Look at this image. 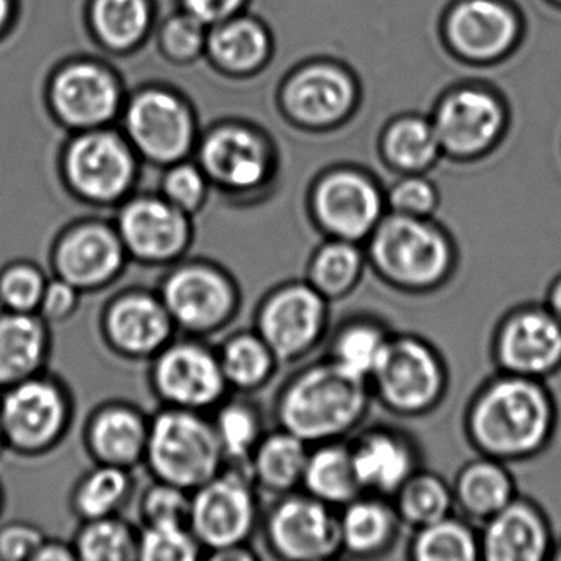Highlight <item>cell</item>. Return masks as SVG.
I'll return each instance as SVG.
<instances>
[{
    "instance_id": "1",
    "label": "cell",
    "mask_w": 561,
    "mask_h": 561,
    "mask_svg": "<svg viewBox=\"0 0 561 561\" xmlns=\"http://www.w3.org/2000/svg\"><path fill=\"white\" fill-rule=\"evenodd\" d=\"M554 428V403L543 383L504 374L469 407L471 442L489 458L524 459L540 451Z\"/></svg>"
},
{
    "instance_id": "2",
    "label": "cell",
    "mask_w": 561,
    "mask_h": 561,
    "mask_svg": "<svg viewBox=\"0 0 561 561\" xmlns=\"http://www.w3.org/2000/svg\"><path fill=\"white\" fill-rule=\"evenodd\" d=\"M369 382L328 359L295 374L275 402L278 425L307 445L336 442L353 432L369 409Z\"/></svg>"
},
{
    "instance_id": "3",
    "label": "cell",
    "mask_w": 561,
    "mask_h": 561,
    "mask_svg": "<svg viewBox=\"0 0 561 561\" xmlns=\"http://www.w3.org/2000/svg\"><path fill=\"white\" fill-rule=\"evenodd\" d=\"M367 241V259L377 274L403 290H432L455 267L451 239L430 219L383 215Z\"/></svg>"
},
{
    "instance_id": "4",
    "label": "cell",
    "mask_w": 561,
    "mask_h": 561,
    "mask_svg": "<svg viewBox=\"0 0 561 561\" xmlns=\"http://www.w3.org/2000/svg\"><path fill=\"white\" fill-rule=\"evenodd\" d=\"M146 462L157 481L193 492L225 469L215 426L205 413L163 407L150 416Z\"/></svg>"
},
{
    "instance_id": "5",
    "label": "cell",
    "mask_w": 561,
    "mask_h": 561,
    "mask_svg": "<svg viewBox=\"0 0 561 561\" xmlns=\"http://www.w3.org/2000/svg\"><path fill=\"white\" fill-rule=\"evenodd\" d=\"M73 420L67 387L42 373L2 390L0 423L5 446L22 456H42L57 448Z\"/></svg>"
},
{
    "instance_id": "6",
    "label": "cell",
    "mask_w": 561,
    "mask_h": 561,
    "mask_svg": "<svg viewBox=\"0 0 561 561\" xmlns=\"http://www.w3.org/2000/svg\"><path fill=\"white\" fill-rule=\"evenodd\" d=\"M160 298L176 330L193 337L225 330L241 308L238 282L213 262H176L163 277Z\"/></svg>"
},
{
    "instance_id": "7",
    "label": "cell",
    "mask_w": 561,
    "mask_h": 561,
    "mask_svg": "<svg viewBox=\"0 0 561 561\" xmlns=\"http://www.w3.org/2000/svg\"><path fill=\"white\" fill-rule=\"evenodd\" d=\"M259 522V489L249 468L225 466L219 474L192 492L188 527L205 557L248 545Z\"/></svg>"
},
{
    "instance_id": "8",
    "label": "cell",
    "mask_w": 561,
    "mask_h": 561,
    "mask_svg": "<svg viewBox=\"0 0 561 561\" xmlns=\"http://www.w3.org/2000/svg\"><path fill=\"white\" fill-rule=\"evenodd\" d=\"M433 127L443 156L456 162L481 159L495 149L508 126L504 101L488 88L462 84L451 88L433 107Z\"/></svg>"
},
{
    "instance_id": "9",
    "label": "cell",
    "mask_w": 561,
    "mask_h": 561,
    "mask_svg": "<svg viewBox=\"0 0 561 561\" xmlns=\"http://www.w3.org/2000/svg\"><path fill=\"white\" fill-rule=\"evenodd\" d=\"M369 382L393 412L420 415L442 400L445 366L438 353L420 337L390 336Z\"/></svg>"
},
{
    "instance_id": "10",
    "label": "cell",
    "mask_w": 561,
    "mask_h": 561,
    "mask_svg": "<svg viewBox=\"0 0 561 561\" xmlns=\"http://www.w3.org/2000/svg\"><path fill=\"white\" fill-rule=\"evenodd\" d=\"M150 360V386L163 407L205 413L228 397L218 351L199 337L172 341Z\"/></svg>"
},
{
    "instance_id": "11",
    "label": "cell",
    "mask_w": 561,
    "mask_h": 561,
    "mask_svg": "<svg viewBox=\"0 0 561 561\" xmlns=\"http://www.w3.org/2000/svg\"><path fill=\"white\" fill-rule=\"evenodd\" d=\"M328 305L307 280L280 285L262 300L254 330L278 363H298L323 340L330 320Z\"/></svg>"
},
{
    "instance_id": "12",
    "label": "cell",
    "mask_w": 561,
    "mask_h": 561,
    "mask_svg": "<svg viewBox=\"0 0 561 561\" xmlns=\"http://www.w3.org/2000/svg\"><path fill=\"white\" fill-rule=\"evenodd\" d=\"M268 550L288 561H323L343 551L340 514L307 492L280 495L264 520Z\"/></svg>"
},
{
    "instance_id": "13",
    "label": "cell",
    "mask_w": 561,
    "mask_h": 561,
    "mask_svg": "<svg viewBox=\"0 0 561 561\" xmlns=\"http://www.w3.org/2000/svg\"><path fill=\"white\" fill-rule=\"evenodd\" d=\"M443 35L459 60L485 67L518 47L522 21L504 0H458L446 12Z\"/></svg>"
},
{
    "instance_id": "14",
    "label": "cell",
    "mask_w": 561,
    "mask_h": 561,
    "mask_svg": "<svg viewBox=\"0 0 561 561\" xmlns=\"http://www.w3.org/2000/svg\"><path fill=\"white\" fill-rule=\"evenodd\" d=\"M116 226L88 221L61 232L51 248V271L83 294L103 290L126 271L129 262Z\"/></svg>"
},
{
    "instance_id": "15",
    "label": "cell",
    "mask_w": 561,
    "mask_h": 561,
    "mask_svg": "<svg viewBox=\"0 0 561 561\" xmlns=\"http://www.w3.org/2000/svg\"><path fill=\"white\" fill-rule=\"evenodd\" d=\"M311 209L314 222L328 238L359 244L383 218L386 195L373 176L340 170L318 183Z\"/></svg>"
},
{
    "instance_id": "16",
    "label": "cell",
    "mask_w": 561,
    "mask_h": 561,
    "mask_svg": "<svg viewBox=\"0 0 561 561\" xmlns=\"http://www.w3.org/2000/svg\"><path fill=\"white\" fill-rule=\"evenodd\" d=\"M116 229L129 259L152 267L176 264L192 248L190 216L165 198L144 196L127 203Z\"/></svg>"
},
{
    "instance_id": "17",
    "label": "cell",
    "mask_w": 561,
    "mask_h": 561,
    "mask_svg": "<svg viewBox=\"0 0 561 561\" xmlns=\"http://www.w3.org/2000/svg\"><path fill=\"white\" fill-rule=\"evenodd\" d=\"M104 341L126 359H152L176 333L159 291L127 290L116 295L101 318Z\"/></svg>"
},
{
    "instance_id": "18",
    "label": "cell",
    "mask_w": 561,
    "mask_h": 561,
    "mask_svg": "<svg viewBox=\"0 0 561 561\" xmlns=\"http://www.w3.org/2000/svg\"><path fill=\"white\" fill-rule=\"evenodd\" d=\"M494 354L505 374L543 379L561 367V323L548 308L512 311L499 327Z\"/></svg>"
},
{
    "instance_id": "19",
    "label": "cell",
    "mask_w": 561,
    "mask_h": 561,
    "mask_svg": "<svg viewBox=\"0 0 561 561\" xmlns=\"http://www.w3.org/2000/svg\"><path fill=\"white\" fill-rule=\"evenodd\" d=\"M130 153L111 134L81 137L68 156V176L75 192L98 205L117 202L133 183Z\"/></svg>"
},
{
    "instance_id": "20",
    "label": "cell",
    "mask_w": 561,
    "mask_h": 561,
    "mask_svg": "<svg viewBox=\"0 0 561 561\" xmlns=\"http://www.w3.org/2000/svg\"><path fill=\"white\" fill-rule=\"evenodd\" d=\"M354 471L366 494L389 497L419 471L415 446L392 428H370L350 445Z\"/></svg>"
},
{
    "instance_id": "21",
    "label": "cell",
    "mask_w": 561,
    "mask_h": 561,
    "mask_svg": "<svg viewBox=\"0 0 561 561\" xmlns=\"http://www.w3.org/2000/svg\"><path fill=\"white\" fill-rule=\"evenodd\" d=\"M481 558L489 561H541L551 554V534L540 508L514 499L484 522Z\"/></svg>"
},
{
    "instance_id": "22",
    "label": "cell",
    "mask_w": 561,
    "mask_h": 561,
    "mask_svg": "<svg viewBox=\"0 0 561 561\" xmlns=\"http://www.w3.org/2000/svg\"><path fill=\"white\" fill-rule=\"evenodd\" d=\"M150 419L129 403H106L90 416L84 445L96 465L130 469L146 459Z\"/></svg>"
},
{
    "instance_id": "23",
    "label": "cell",
    "mask_w": 561,
    "mask_h": 561,
    "mask_svg": "<svg viewBox=\"0 0 561 561\" xmlns=\"http://www.w3.org/2000/svg\"><path fill=\"white\" fill-rule=\"evenodd\" d=\"M127 127L140 150L159 162L179 159L192 140V123L185 107L175 98L157 91L134 101Z\"/></svg>"
},
{
    "instance_id": "24",
    "label": "cell",
    "mask_w": 561,
    "mask_h": 561,
    "mask_svg": "<svg viewBox=\"0 0 561 561\" xmlns=\"http://www.w3.org/2000/svg\"><path fill=\"white\" fill-rule=\"evenodd\" d=\"M50 324L38 313L0 311V390L45 373Z\"/></svg>"
},
{
    "instance_id": "25",
    "label": "cell",
    "mask_w": 561,
    "mask_h": 561,
    "mask_svg": "<svg viewBox=\"0 0 561 561\" xmlns=\"http://www.w3.org/2000/svg\"><path fill=\"white\" fill-rule=\"evenodd\" d=\"M356 101L350 75L330 65L301 71L288 88V104L310 126H330L343 119Z\"/></svg>"
},
{
    "instance_id": "26",
    "label": "cell",
    "mask_w": 561,
    "mask_h": 561,
    "mask_svg": "<svg viewBox=\"0 0 561 561\" xmlns=\"http://www.w3.org/2000/svg\"><path fill=\"white\" fill-rule=\"evenodd\" d=\"M61 116L78 126H96L113 116L117 90L113 78L90 65H78L60 75L54 90Z\"/></svg>"
},
{
    "instance_id": "27",
    "label": "cell",
    "mask_w": 561,
    "mask_h": 561,
    "mask_svg": "<svg viewBox=\"0 0 561 561\" xmlns=\"http://www.w3.org/2000/svg\"><path fill=\"white\" fill-rule=\"evenodd\" d=\"M203 165L216 182L236 192L254 188L267 172L261 144L241 129L216 133L203 149Z\"/></svg>"
},
{
    "instance_id": "28",
    "label": "cell",
    "mask_w": 561,
    "mask_h": 561,
    "mask_svg": "<svg viewBox=\"0 0 561 561\" xmlns=\"http://www.w3.org/2000/svg\"><path fill=\"white\" fill-rule=\"evenodd\" d=\"M399 514L380 495H357L340 514L341 545L354 557H377L392 547L399 534Z\"/></svg>"
},
{
    "instance_id": "29",
    "label": "cell",
    "mask_w": 561,
    "mask_h": 561,
    "mask_svg": "<svg viewBox=\"0 0 561 561\" xmlns=\"http://www.w3.org/2000/svg\"><path fill=\"white\" fill-rule=\"evenodd\" d=\"M310 445L287 430L265 433L252 453L249 471L259 491L280 495L301 485Z\"/></svg>"
},
{
    "instance_id": "30",
    "label": "cell",
    "mask_w": 561,
    "mask_h": 561,
    "mask_svg": "<svg viewBox=\"0 0 561 561\" xmlns=\"http://www.w3.org/2000/svg\"><path fill=\"white\" fill-rule=\"evenodd\" d=\"M380 159L393 172L425 173L442 160V146L430 117L410 113L397 116L379 140Z\"/></svg>"
},
{
    "instance_id": "31",
    "label": "cell",
    "mask_w": 561,
    "mask_h": 561,
    "mask_svg": "<svg viewBox=\"0 0 561 561\" xmlns=\"http://www.w3.org/2000/svg\"><path fill=\"white\" fill-rule=\"evenodd\" d=\"M301 488L311 497L334 508L344 507L364 494L354 471L350 445L336 439L311 446Z\"/></svg>"
},
{
    "instance_id": "32",
    "label": "cell",
    "mask_w": 561,
    "mask_h": 561,
    "mask_svg": "<svg viewBox=\"0 0 561 561\" xmlns=\"http://www.w3.org/2000/svg\"><path fill=\"white\" fill-rule=\"evenodd\" d=\"M453 495L466 515L485 522L514 501V479L499 459L485 456L459 471Z\"/></svg>"
},
{
    "instance_id": "33",
    "label": "cell",
    "mask_w": 561,
    "mask_h": 561,
    "mask_svg": "<svg viewBox=\"0 0 561 561\" xmlns=\"http://www.w3.org/2000/svg\"><path fill=\"white\" fill-rule=\"evenodd\" d=\"M218 357L229 389L241 393L264 389L280 364L255 330L229 336L219 347Z\"/></svg>"
},
{
    "instance_id": "34",
    "label": "cell",
    "mask_w": 561,
    "mask_h": 561,
    "mask_svg": "<svg viewBox=\"0 0 561 561\" xmlns=\"http://www.w3.org/2000/svg\"><path fill=\"white\" fill-rule=\"evenodd\" d=\"M366 255L357 242L328 239L311 255L307 282L328 301L346 297L363 277Z\"/></svg>"
},
{
    "instance_id": "35",
    "label": "cell",
    "mask_w": 561,
    "mask_h": 561,
    "mask_svg": "<svg viewBox=\"0 0 561 561\" xmlns=\"http://www.w3.org/2000/svg\"><path fill=\"white\" fill-rule=\"evenodd\" d=\"M134 492L133 471L96 465L75 485L71 508L81 522L119 515Z\"/></svg>"
},
{
    "instance_id": "36",
    "label": "cell",
    "mask_w": 561,
    "mask_h": 561,
    "mask_svg": "<svg viewBox=\"0 0 561 561\" xmlns=\"http://www.w3.org/2000/svg\"><path fill=\"white\" fill-rule=\"evenodd\" d=\"M215 410L211 422L226 466L249 468L252 453L265 435L264 420L257 405L245 399H225Z\"/></svg>"
},
{
    "instance_id": "37",
    "label": "cell",
    "mask_w": 561,
    "mask_h": 561,
    "mask_svg": "<svg viewBox=\"0 0 561 561\" xmlns=\"http://www.w3.org/2000/svg\"><path fill=\"white\" fill-rule=\"evenodd\" d=\"M389 340L390 334L376 321H350L334 336L330 359L351 376L369 382Z\"/></svg>"
},
{
    "instance_id": "38",
    "label": "cell",
    "mask_w": 561,
    "mask_h": 561,
    "mask_svg": "<svg viewBox=\"0 0 561 561\" xmlns=\"http://www.w3.org/2000/svg\"><path fill=\"white\" fill-rule=\"evenodd\" d=\"M71 543L81 561H134L139 557V530L119 515L83 522Z\"/></svg>"
},
{
    "instance_id": "39",
    "label": "cell",
    "mask_w": 561,
    "mask_h": 561,
    "mask_svg": "<svg viewBox=\"0 0 561 561\" xmlns=\"http://www.w3.org/2000/svg\"><path fill=\"white\" fill-rule=\"evenodd\" d=\"M396 497L400 520L419 528L448 517L455 504L453 489L433 472H413Z\"/></svg>"
},
{
    "instance_id": "40",
    "label": "cell",
    "mask_w": 561,
    "mask_h": 561,
    "mask_svg": "<svg viewBox=\"0 0 561 561\" xmlns=\"http://www.w3.org/2000/svg\"><path fill=\"white\" fill-rule=\"evenodd\" d=\"M412 557L419 561H474L481 545L472 528L451 515L419 528L412 541Z\"/></svg>"
},
{
    "instance_id": "41",
    "label": "cell",
    "mask_w": 561,
    "mask_h": 561,
    "mask_svg": "<svg viewBox=\"0 0 561 561\" xmlns=\"http://www.w3.org/2000/svg\"><path fill=\"white\" fill-rule=\"evenodd\" d=\"M213 55L231 70H249L264 58L267 38L264 31L251 21H236L222 25L213 34Z\"/></svg>"
},
{
    "instance_id": "42",
    "label": "cell",
    "mask_w": 561,
    "mask_h": 561,
    "mask_svg": "<svg viewBox=\"0 0 561 561\" xmlns=\"http://www.w3.org/2000/svg\"><path fill=\"white\" fill-rule=\"evenodd\" d=\"M94 21L106 44L126 48L146 32L149 9L146 0H98Z\"/></svg>"
},
{
    "instance_id": "43",
    "label": "cell",
    "mask_w": 561,
    "mask_h": 561,
    "mask_svg": "<svg viewBox=\"0 0 561 561\" xmlns=\"http://www.w3.org/2000/svg\"><path fill=\"white\" fill-rule=\"evenodd\" d=\"M205 557L188 525H142L139 557L142 561H196Z\"/></svg>"
},
{
    "instance_id": "44",
    "label": "cell",
    "mask_w": 561,
    "mask_h": 561,
    "mask_svg": "<svg viewBox=\"0 0 561 561\" xmlns=\"http://www.w3.org/2000/svg\"><path fill=\"white\" fill-rule=\"evenodd\" d=\"M50 278L37 264L14 262L0 271V307L18 313H37Z\"/></svg>"
},
{
    "instance_id": "45",
    "label": "cell",
    "mask_w": 561,
    "mask_h": 561,
    "mask_svg": "<svg viewBox=\"0 0 561 561\" xmlns=\"http://www.w3.org/2000/svg\"><path fill=\"white\" fill-rule=\"evenodd\" d=\"M192 492L170 482L157 481L147 485L140 495L139 514L142 525H188Z\"/></svg>"
},
{
    "instance_id": "46",
    "label": "cell",
    "mask_w": 561,
    "mask_h": 561,
    "mask_svg": "<svg viewBox=\"0 0 561 561\" xmlns=\"http://www.w3.org/2000/svg\"><path fill=\"white\" fill-rule=\"evenodd\" d=\"M390 213L430 219L439 206V190L423 173H405L390 185L386 195Z\"/></svg>"
},
{
    "instance_id": "47",
    "label": "cell",
    "mask_w": 561,
    "mask_h": 561,
    "mask_svg": "<svg viewBox=\"0 0 561 561\" xmlns=\"http://www.w3.org/2000/svg\"><path fill=\"white\" fill-rule=\"evenodd\" d=\"M205 196V176L195 167H175L163 180V198L185 215H193L202 208Z\"/></svg>"
},
{
    "instance_id": "48",
    "label": "cell",
    "mask_w": 561,
    "mask_h": 561,
    "mask_svg": "<svg viewBox=\"0 0 561 561\" xmlns=\"http://www.w3.org/2000/svg\"><path fill=\"white\" fill-rule=\"evenodd\" d=\"M47 535L28 522H11L0 527V560L32 561Z\"/></svg>"
},
{
    "instance_id": "49",
    "label": "cell",
    "mask_w": 561,
    "mask_h": 561,
    "mask_svg": "<svg viewBox=\"0 0 561 561\" xmlns=\"http://www.w3.org/2000/svg\"><path fill=\"white\" fill-rule=\"evenodd\" d=\"M81 295L83 291L78 290L68 282L58 277L50 278L37 313L50 327L67 323L77 314L81 305Z\"/></svg>"
},
{
    "instance_id": "50",
    "label": "cell",
    "mask_w": 561,
    "mask_h": 561,
    "mask_svg": "<svg viewBox=\"0 0 561 561\" xmlns=\"http://www.w3.org/2000/svg\"><path fill=\"white\" fill-rule=\"evenodd\" d=\"M203 22L188 15V18L173 19L165 28V45L176 57H190L202 47Z\"/></svg>"
},
{
    "instance_id": "51",
    "label": "cell",
    "mask_w": 561,
    "mask_h": 561,
    "mask_svg": "<svg viewBox=\"0 0 561 561\" xmlns=\"http://www.w3.org/2000/svg\"><path fill=\"white\" fill-rule=\"evenodd\" d=\"M190 15L199 22L222 21L236 11L242 0H185Z\"/></svg>"
},
{
    "instance_id": "52",
    "label": "cell",
    "mask_w": 561,
    "mask_h": 561,
    "mask_svg": "<svg viewBox=\"0 0 561 561\" xmlns=\"http://www.w3.org/2000/svg\"><path fill=\"white\" fill-rule=\"evenodd\" d=\"M32 561H78L73 543L45 538Z\"/></svg>"
},
{
    "instance_id": "53",
    "label": "cell",
    "mask_w": 561,
    "mask_h": 561,
    "mask_svg": "<svg viewBox=\"0 0 561 561\" xmlns=\"http://www.w3.org/2000/svg\"><path fill=\"white\" fill-rule=\"evenodd\" d=\"M205 558L213 561H249L259 558L254 551L249 550L248 545L242 547L228 548V550L216 551V553L206 554Z\"/></svg>"
},
{
    "instance_id": "54",
    "label": "cell",
    "mask_w": 561,
    "mask_h": 561,
    "mask_svg": "<svg viewBox=\"0 0 561 561\" xmlns=\"http://www.w3.org/2000/svg\"><path fill=\"white\" fill-rule=\"evenodd\" d=\"M548 310L557 317L561 323V277L551 285L550 295H548Z\"/></svg>"
},
{
    "instance_id": "55",
    "label": "cell",
    "mask_w": 561,
    "mask_h": 561,
    "mask_svg": "<svg viewBox=\"0 0 561 561\" xmlns=\"http://www.w3.org/2000/svg\"><path fill=\"white\" fill-rule=\"evenodd\" d=\"M8 0H0V25L4 24L5 18H8Z\"/></svg>"
},
{
    "instance_id": "56",
    "label": "cell",
    "mask_w": 561,
    "mask_h": 561,
    "mask_svg": "<svg viewBox=\"0 0 561 561\" xmlns=\"http://www.w3.org/2000/svg\"><path fill=\"white\" fill-rule=\"evenodd\" d=\"M5 448L4 432H2V423H0V451Z\"/></svg>"
},
{
    "instance_id": "57",
    "label": "cell",
    "mask_w": 561,
    "mask_h": 561,
    "mask_svg": "<svg viewBox=\"0 0 561 561\" xmlns=\"http://www.w3.org/2000/svg\"><path fill=\"white\" fill-rule=\"evenodd\" d=\"M550 557L553 558V560H561V545L560 547L554 548V551Z\"/></svg>"
},
{
    "instance_id": "58",
    "label": "cell",
    "mask_w": 561,
    "mask_h": 561,
    "mask_svg": "<svg viewBox=\"0 0 561 561\" xmlns=\"http://www.w3.org/2000/svg\"><path fill=\"white\" fill-rule=\"evenodd\" d=\"M550 2L554 8H561V0H550Z\"/></svg>"
},
{
    "instance_id": "59",
    "label": "cell",
    "mask_w": 561,
    "mask_h": 561,
    "mask_svg": "<svg viewBox=\"0 0 561 561\" xmlns=\"http://www.w3.org/2000/svg\"><path fill=\"white\" fill-rule=\"evenodd\" d=\"M0 508H2V494H0Z\"/></svg>"
}]
</instances>
